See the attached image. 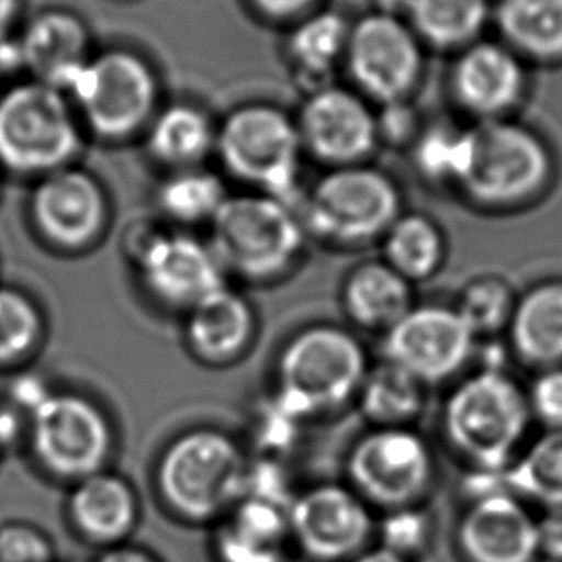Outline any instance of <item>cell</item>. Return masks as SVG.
I'll list each match as a JSON object with an SVG mask.
<instances>
[{
	"instance_id": "obj_35",
	"label": "cell",
	"mask_w": 562,
	"mask_h": 562,
	"mask_svg": "<svg viewBox=\"0 0 562 562\" xmlns=\"http://www.w3.org/2000/svg\"><path fill=\"white\" fill-rule=\"evenodd\" d=\"M516 301L518 299L507 281L497 276H482L470 281L462 290L454 308L472 329V334L482 339L508 329L515 314Z\"/></svg>"
},
{
	"instance_id": "obj_43",
	"label": "cell",
	"mask_w": 562,
	"mask_h": 562,
	"mask_svg": "<svg viewBox=\"0 0 562 562\" xmlns=\"http://www.w3.org/2000/svg\"><path fill=\"white\" fill-rule=\"evenodd\" d=\"M91 562H165L149 547L137 543H120V546L106 547L97 551Z\"/></svg>"
},
{
	"instance_id": "obj_47",
	"label": "cell",
	"mask_w": 562,
	"mask_h": 562,
	"mask_svg": "<svg viewBox=\"0 0 562 562\" xmlns=\"http://www.w3.org/2000/svg\"><path fill=\"white\" fill-rule=\"evenodd\" d=\"M18 0H0V40L7 37V30L16 14Z\"/></svg>"
},
{
	"instance_id": "obj_11",
	"label": "cell",
	"mask_w": 562,
	"mask_h": 562,
	"mask_svg": "<svg viewBox=\"0 0 562 562\" xmlns=\"http://www.w3.org/2000/svg\"><path fill=\"white\" fill-rule=\"evenodd\" d=\"M345 68L372 104L413 101L426 66L424 45L401 18L370 12L351 22Z\"/></svg>"
},
{
	"instance_id": "obj_33",
	"label": "cell",
	"mask_w": 562,
	"mask_h": 562,
	"mask_svg": "<svg viewBox=\"0 0 562 562\" xmlns=\"http://www.w3.org/2000/svg\"><path fill=\"white\" fill-rule=\"evenodd\" d=\"M212 143L214 133L209 117L186 104L162 112L150 130V150L168 165L199 162L211 150Z\"/></svg>"
},
{
	"instance_id": "obj_25",
	"label": "cell",
	"mask_w": 562,
	"mask_h": 562,
	"mask_svg": "<svg viewBox=\"0 0 562 562\" xmlns=\"http://www.w3.org/2000/svg\"><path fill=\"white\" fill-rule=\"evenodd\" d=\"M516 357L528 367H562V281H543L516 301L508 326Z\"/></svg>"
},
{
	"instance_id": "obj_32",
	"label": "cell",
	"mask_w": 562,
	"mask_h": 562,
	"mask_svg": "<svg viewBox=\"0 0 562 562\" xmlns=\"http://www.w3.org/2000/svg\"><path fill=\"white\" fill-rule=\"evenodd\" d=\"M508 492L546 510H562V431H546L524 447L505 472Z\"/></svg>"
},
{
	"instance_id": "obj_48",
	"label": "cell",
	"mask_w": 562,
	"mask_h": 562,
	"mask_svg": "<svg viewBox=\"0 0 562 562\" xmlns=\"http://www.w3.org/2000/svg\"><path fill=\"white\" fill-rule=\"evenodd\" d=\"M0 454H2V451H0Z\"/></svg>"
},
{
	"instance_id": "obj_41",
	"label": "cell",
	"mask_w": 562,
	"mask_h": 562,
	"mask_svg": "<svg viewBox=\"0 0 562 562\" xmlns=\"http://www.w3.org/2000/svg\"><path fill=\"white\" fill-rule=\"evenodd\" d=\"M539 554L553 562H562V510H546L538 518Z\"/></svg>"
},
{
	"instance_id": "obj_21",
	"label": "cell",
	"mask_w": 562,
	"mask_h": 562,
	"mask_svg": "<svg viewBox=\"0 0 562 562\" xmlns=\"http://www.w3.org/2000/svg\"><path fill=\"white\" fill-rule=\"evenodd\" d=\"M64 510L70 530L101 551L132 541L140 522L139 492L110 467L68 485Z\"/></svg>"
},
{
	"instance_id": "obj_17",
	"label": "cell",
	"mask_w": 562,
	"mask_h": 562,
	"mask_svg": "<svg viewBox=\"0 0 562 562\" xmlns=\"http://www.w3.org/2000/svg\"><path fill=\"white\" fill-rule=\"evenodd\" d=\"M449 89L457 106L476 124L505 120L526 99L528 70L505 43L480 40L454 58Z\"/></svg>"
},
{
	"instance_id": "obj_6",
	"label": "cell",
	"mask_w": 562,
	"mask_h": 562,
	"mask_svg": "<svg viewBox=\"0 0 562 562\" xmlns=\"http://www.w3.org/2000/svg\"><path fill=\"white\" fill-rule=\"evenodd\" d=\"M305 224L295 206L280 199L227 196L211 222V245L227 278L247 283L280 280L305 252Z\"/></svg>"
},
{
	"instance_id": "obj_16",
	"label": "cell",
	"mask_w": 562,
	"mask_h": 562,
	"mask_svg": "<svg viewBox=\"0 0 562 562\" xmlns=\"http://www.w3.org/2000/svg\"><path fill=\"white\" fill-rule=\"evenodd\" d=\"M70 93L94 132L122 137L137 130L153 109L155 79L147 64L125 50L87 60Z\"/></svg>"
},
{
	"instance_id": "obj_18",
	"label": "cell",
	"mask_w": 562,
	"mask_h": 562,
	"mask_svg": "<svg viewBox=\"0 0 562 562\" xmlns=\"http://www.w3.org/2000/svg\"><path fill=\"white\" fill-rule=\"evenodd\" d=\"M467 562H538V518L508 490L472 495L457 528Z\"/></svg>"
},
{
	"instance_id": "obj_14",
	"label": "cell",
	"mask_w": 562,
	"mask_h": 562,
	"mask_svg": "<svg viewBox=\"0 0 562 562\" xmlns=\"http://www.w3.org/2000/svg\"><path fill=\"white\" fill-rule=\"evenodd\" d=\"M477 337L454 306L414 305L383 334V360L436 385L461 374L476 352Z\"/></svg>"
},
{
	"instance_id": "obj_24",
	"label": "cell",
	"mask_w": 562,
	"mask_h": 562,
	"mask_svg": "<svg viewBox=\"0 0 562 562\" xmlns=\"http://www.w3.org/2000/svg\"><path fill=\"white\" fill-rule=\"evenodd\" d=\"M344 308L357 328L385 334L414 306L413 283L385 260L355 266L344 283Z\"/></svg>"
},
{
	"instance_id": "obj_45",
	"label": "cell",
	"mask_w": 562,
	"mask_h": 562,
	"mask_svg": "<svg viewBox=\"0 0 562 562\" xmlns=\"http://www.w3.org/2000/svg\"><path fill=\"white\" fill-rule=\"evenodd\" d=\"M351 562H411L398 557V554L391 553L383 547H368L364 553H360L357 559H352Z\"/></svg>"
},
{
	"instance_id": "obj_40",
	"label": "cell",
	"mask_w": 562,
	"mask_h": 562,
	"mask_svg": "<svg viewBox=\"0 0 562 562\" xmlns=\"http://www.w3.org/2000/svg\"><path fill=\"white\" fill-rule=\"evenodd\" d=\"M380 147H413L424 125L420 114L414 109L413 101L390 102L382 104L375 112Z\"/></svg>"
},
{
	"instance_id": "obj_12",
	"label": "cell",
	"mask_w": 562,
	"mask_h": 562,
	"mask_svg": "<svg viewBox=\"0 0 562 562\" xmlns=\"http://www.w3.org/2000/svg\"><path fill=\"white\" fill-rule=\"evenodd\" d=\"M291 541L311 562H351L374 538L372 507L351 485L316 484L288 507Z\"/></svg>"
},
{
	"instance_id": "obj_9",
	"label": "cell",
	"mask_w": 562,
	"mask_h": 562,
	"mask_svg": "<svg viewBox=\"0 0 562 562\" xmlns=\"http://www.w3.org/2000/svg\"><path fill=\"white\" fill-rule=\"evenodd\" d=\"M349 485L370 507H416L436 482V459L413 428H372L347 459Z\"/></svg>"
},
{
	"instance_id": "obj_15",
	"label": "cell",
	"mask_w": 562,
	"mask_h": 562,
	"mask_svg": "<svg viewBox=\"0 0 562 562\" xmlns=\"http://www.w3.org/2000/svg\"><path fill=\"white\" fill-rule=\"evenodd\" d=\"M295 122L303 150L329 170L368 165L380 147L372 102L349 87L334 83L306 94Z\"/></svg>"
},
{
	"instance_id": "obj_36",
	"label": "cell",
	"mask_w": 562,
	"mask_h": 562,
	"mask_svg": "<svg viewBox=\"0 0 562 562\" xmlns=\"http://www.w3.org/2000/svg\"><path fill=\"white\" fill-rule=\"evenodd\" d=\"M226 199L222 181L206 172L178 173L158 193L160 209L181 224L212 222Z\"/></svg>"
},
{
	"instance_id": "obj_31",
	"label": "cell",
	"mask_w": 562,
	"mask_h": 562,
	"mask_svg": "<svg viewBox=\"0 0 562 562\" xmlns=\"http://www.w3.org/2000/svg\"><path fill=\"white\" fill-rule=\"evenodd\" d=\"M357 403L372 428H411L426 405V385L383 360L368 370Z\"/></svg>"
},
{
	"instance_id": "obj_26",
	"label": "cell",
	"mask_w": 562,
	"mask_h": 562,
	"mask_svg": "<svg viewBox=\"0 0 562 562\" xmlns=\"http://www.w3.org/2000/svg\"><path fill=\"white\" fill-rule=\"evenodd\" d=\"M492 18L501 43L524 63H561L562 0H495Z\"/></svg>"
},
{
	"instance_id": "obj_7",
	"label": "cell",
	"mask_w": 562,
	"mask_h": 562,
	"mask_svg": "<svg viewBox=\"0 0 562 562\" xmlns=\"http://www.w3.org/2000/svg\"><path fill=\"white\" fill-rule=\"evenodd\" d=\"M299 214L316 239L344 249L364 247L382 241L403 214V191L375 166L334 168L306 191Z\"/></svg>"
},
{
	"instance_id": "obj_4",
	"label": "cell",
	"mask_w": 562,
	"mask_h": 562,
	"mask_svg": "<svg viewBox=\"0 0 562 562\" xmlns=\"http://www.w3.org/2000/svg\"><path fill=\"white\" fill-rule=\"evenodd\" d=\"M368 357L359 337L331 324L291 336L273 368V401L297 420L341 411L359 397Z\"/></svg>"
},
{
	"instance_id": "obj_8",
	"label": "cell",
	"mask_w": 562,
	"mask_h": 562,
	"mask_svg": "<svg viewBox=\"0 0 562 562\" xmlns=\"http://www.w3.org/2000/svg\"><path fill=\"white\" fill-rule=\"evenodd\" d=\"M218 149L235 178L295 209L303 201L299 173L305 150L297 122L285 112L266 104L237 110L220 132Z\"/></svg>"
},
{
	"instance_id": "obj_37",
	"label": "cell",
	"mask_w": 562,
	"mask_h": 562,
	"mask_svg": "<svg viewBox=\"0 0 562 562\" xmlns=\"http://www.w3.org/2000/svg\"><path fill=\"white\" fill-rule=\"evenodd\" d=\"M380 547L413 562L426 553L434 539V518L422 505L383 513L375 524Z\"/></svg>"
},
{
	"instance_id": "obj_27",
	"label": "cell",
	"mask_w": 562,
	"mask_h": 562,
	"mask_svg": "<svg viewBox=\"0 0 562 562\" xmlns=\"http://www.w3.org/2000/svg\"><path fill=\"white\" fill-rule=\"evenodd\" d=\"M351 22L336 10H316L303 18L291 33L288 53L306 86V94L336 83V71L345 63Z\"/></svg>"
},
{
	"instance_id": "obj_46",
	"label": "cell",
	"mask_w": 562,
	"mask_h": 562,
	"mask_svg": "<svg viewBox=\"0 0 562 562\" xmlns=\"http://www.w3.org/2000/svg\"><path fill=\"white\" fill-rule=\"evenodd\" d=\"M372 12L385 14V16L401 18V20L406 22L408 0H375V7Z\"/></svg>"
},
{
	"instance_id": "obj_20",
	"label": "cell",
	"mask_w": 562,
	"mask_h": 562,
	"mask_svg": "<svg viewBox=\"0 0 562 562\" xmlns=\"http://www.w3.org/2000/svg\"><path fill=\"white\" fill-rule=\"evenodd\" d=\"M181 337L191 359L206 368L241 362L258 336V314L250 299L232 283L181 316Z\"/></svg>"
},
{
	"instance_id": "obj_34",
	"label": "cell",
	"mask_w": 562,
	"mask_h": 562,
	"mask_svg": "<svg viewBox=\"0 0 562 562\" xmlns=\"http://www.w3.org/2000/svg\"><path fill=\"white\" fill-rule=\"evenodd\" d=\"M467 147L469 127L439 122L424 125L411 150L414 166L422 173V178L431 183L454 188L467 160Z\"/></svg>"
},
{
	"instance_id": "obj_23",
	"label": "cell",
	"mask_w": 562,
	"mask_h": 562,
	"mask_svg": "<svg viewBox=\"0 0 562 562\" xmlns=\"http://www.w3.org/2000/svg\"><path fill=\"white\" fill-rule=\"evenodd\" d=\"M25 68L40 83L56 91H70L87 64V32L78 18L64 12H47L35 18L20 40Z\"/></svg>"
},
{
	"instance_id": "obj_38",
	"label": "cell",
	"mask_w": 562,
	"mask_h": 562,
	"mask_svg": "<svg viewBox=\"0 0 562 562\" xmlns=\"http://www.w3.org/2000/svg\"><path fill=\"white\" fill-rule=\"evenodd\" d=\"M0 562H58L55 539L27 520L0 524Z\"/></svg>"
},
{
	"instance_id": "obj_5",
	"label": "cell",
	"mask_w": 562,
	"mask_h": 562,
	"mask_svg": "<svg viewBox=\"0 0 562 562\" xmlns=\"http://www.w3.org/2000/svg\"><path fill=\"white\" fill-rule=\"evenodd\" d=\"M24 447L43 476L71 485L112 467L116 424L93 395L53 387L27 414Z\"/></svg>"
},
{
	"instance_id": "obj_42",
	"label": "cell",
	"mask_w": 562,
	"mask_h": 562,
	"mask_svg": "<svg viewBox=\"0 0 562 562\" xmlns=\"http://www.w3.org/2000/svg\"><path fill=\"white\" fill-rule=\"evenodd\" d=\"M260 12L276 20H291V18L311 16L316 12L321 0H252Z\"/></svg>"
},
{
	"instance_id": "obj_3",
	"label": "cell",
	"mask_w": 562,
	"mask_h": 562,
	"mask_svg": "<svg viewBox=\"0 0 562 562\" xmlns=\"http://www.w3.org/2000/svg\"><path fill=\"white\" fill-rule=\"evenodd\" d=\"M526 391L501 368H480L462 378L441 411L446 441L470 470L505 474L522 453L530 431Z\"/></svg>"
},
{
	"instance_id": "obj_30",
	"label": "cell",
	"mask_w": 562,
	"mask_h": 562,
	"mask_svg": "<svg viewBox=\"0 0 562 562\" xmlns=\"http://www.w3.org/2000/svg\"><path fill=\"white\" fill-rule=\"evenodd\" d=\"M48 321L32 293L0 283V372L27 370L47 344Z\"/></svg>"
},
{
	"instance_id": "obj_28",
	"label": "cell",
	"mask_w": 562,
	"mask_h": 562,
	"mask_svg": "<svg viewBox=\"0 0 562 562\" xmlns=\"http://www.w3.org/2000/svg\"><path fill=\"white\" fill-rule=\"evenodd\" d=\"M492 0H408L406 24L424 47L461 53L490 24Z\"/></svg>"
},
{
	"instance_id": "obj_44",
	"label": "cell",
	"mask_w": 562,
	"mask_h": 562,
	"mask_svg": "<svg viewBox=\"0 0 562 562\" xmlns=\"http://www.w3.org/2000/svg\"><path fill=\"white\" fill-rule=\"evenodd\" d=\"M25 68L24 48L20 41L0 40V74Z\"/></svg>"
},
{
	"instance_id": "obj_13",
	"label": "cell",
	"mask_w": 562,
	"mask_h": 562,
	"mask_svg": "<svg viewBox=\"0 0 562 562\" xmlns=\"http://www.w3.org/2000/svg\"><path fill=\"white\" fill-rule=\"evenodd\" d=\"M133 262L150 305L178 316L229 283L209 241L193 235H153L133 250Z\"/></svg>"
},
{
	"instance_id": "obj_29",
	"label": "cell",
	"mask_w": 562,
	"mask_h": 562,
	"mask_svg": "<svg viewBox=\"0 0 562 562\" xmlns=\"http://www.w3.org/2000/svg\"><path fill=\"white\" fill-rule=\"evenodd\" d=\"M383 260L416 283L434 278L447 257V239L436 220L424 212H403L382 239Z\"/></svg>"
},
{
	"instance_id": "obj_2",
	"label": "cell",
	"mask_w": 562,
	"mask_h": 562,
	"mask_svg": "<svg viewBox=\"0 0 562 562\" xmlns=\"http://www.w3.org/2000/svg\"><path fill=\"white\" fill-rule=\"evenodd\" d=\"M554 168L553 150L530 125L515 117L477 122L454 189L477 211H522L549 193Z\"/></svg>"
},
{
	"instance_id": "obj_22",
	"label": "cell",
	"mask_w": 562,
	"mask_h": 562,
	"mask_svg": "<svg viewBox=\"0 0 562 562\" xmlns=\"http://www.w3.org/2000/svg\"><path fill=\"white\" fill-rule=\"evenodd\" d=\"M211 551L216 562H290L288 507L243 497L211 528Z\"/></svg>"
},
{
	"instance_id": "obj_39",
	"label": "cell",
	"mask_w": 562,
	"mask_h": 562,
	"mask_svg": "<svg viewBox=\"0 0 562 562\" xmlns=\"http://www.w3.org/2000/svg\"><path fill=\"white\" fill-rule=\"evenodd\" d=\"M526 395L531 418L547 431H562V367L539 370Z\"/></svg>"
},
{
	"instance_id": "obj_1",
	"label": "cell",
	"mask_w": 562,
	"mask_h": 562,
	"mask_svg": "<svg viewBox=\"0 0 562 562\" xmlns=\"http://www.w3.org/2000/svg\"><path fill=\"white\" fill-rule=\"evenodd\" d=\"M250 454L218 426H193L160 449L153 482L158 503L188 526L220 522L245 497Z\"/></svg>"
},
{
	"instance_id": "obj_10",
	"label": "cell",
	"mask_w": 562,
	"mask_h": 562,
	"mask_svg": "<svg viewBox=\"0 0 562 562\" xmlns=\"http://www.w3.org/2000/svg\"><path fill=\"white\" fill-rule=\"evenodd\" d=\"M79 137L63 93L45 83L10 89L0 99V162L22 173L56 172Z\"/></svg>"
},
{
	"instance_id": "obj_19",
	"label": "cell",
	"mask_w": 562,
	"mask_h": 562,
	"mask_svg": "<svg viewBox=\"0 0 562 562\" xmlns=\"http://www.w3.org/2000/svg\"><path fill=\"white\" fill-rule=\"evenodd\" d=\"M35 226L56 249L83 250L93 245L106 222V203L97 181L79 170H56L35 189Z\"/></svg>"
}]
</instances>
